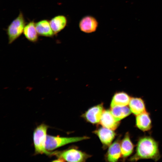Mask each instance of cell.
<instances>
[{"mask_svg":"<svg viewBox=\"0 0 162 162\" xmlns=\"http://www.w3.org/2000/svg\"><path fill=\"white\" fill-rule=\"evenodd\" d=\"M99 123L103 127L113 130L117 128L119 122L116 120L110 110H104Z\"/></svg>","mask_w":162,"mask_h":162,"instance_id":"obj_9","label":"cell"},{"mask_svg":"<svg viewBox=\"0 0 162 162\" xmlns=\"http://www.w3.org/2000/svg\"><path fill=\"white\" fill-rule=\"evenodd\" d=\"M130 99L129 96L125 92H120L116 93L112 99L110 107L127 106L129 104Z\"/></svg>","mask_w":162,"mask_h":162,"instance_id":"obj_14","label":"cell"},{"mask_svg":"<svg viewBox=\"0 0 162 162\" xmlns=\"http://www.w3.org/2000/svg\"><path fill=\"white\" fill-rule=\"evenodd\" d=\"M51 28L55 34H56L66 27L67 23V17L63 15L54 16L49 21Z\"/></svg>","mask_w":162,"mask_h":162,"instance_id":"obj_11","label":"cell"},{"mask_svg":"<svg viewBox=\"0 0 162 162\" xmlns=\"http://www.w3.org/2000/svg\"><path fill=\"white\" fill-rule=\"evenodd\" d=\"M128 105L131 112L135 115L146 111L144 102L140 98H130Z\"/></svg>","mask_w":162,"mask_h":162,"instance_id":"obj_15","label":"cell"},{"mask_svg":"<svg viewBox=\"0 0 162 162\" xmlns=\"http://www.w3.org/2000/svg\"><path fill=\"white\" fill-rule=\"evenodd\" d=\"M23 33L26 38L31 42H35L38 40V34L35 23L33 20L29 22L25 25Z\"/></svg>","mask_w":162,"mask_h":162,"instance_id":"obj_16","label":"cell"},{"mask_svg":"<svg viewBox=\"0 0 162 162\" xmlns=\"http://www.w3.org/2000/svg\"><path fill=\"white\" fill-rule=\"evenodd\" d=\"M94 133L98 137L104 148L110 146L116 136L113 130L103 127L94 130Z\"/></svg>","mask_w":162,"mask_h":162,"instance_id":"obj_8","label":"cell"},{"mask_svg":"<svg viewBox=\"0 0 162 162\" xmlns=\"http://www.w3.org/2000/svg\"><path fill=\"white\" fill-rule=\"evenodd\" d=\"M37 32L41 36L52 37L55 34L52 31L50 23V21L46 20H40L35 23Z\"/></svg>","mask_w":162,"mask_h":162,"instance_id":"obj_12","label":"cell"},{"mask_svg":"<svg viewBox=\"0 0 162 162\" xmlns=\"http://www.w3.org/2000/svg\"><path fill=\"white\" fill-rule=\"evenodd\" d=\"M98 26L96 19L91 15L83 16L80 20L79 24L80 30L86 33H91L95 32Z\"/></svg>","mask_w":162,"mask_h":162,"instance_id":"obj_6","label":"cell"},{"mask_svg":"<svg viewBox=\"0 0 162 162\" xmlns=\"http://www.w3.org/2000/svg\"><path fill=\"white\" fill-rule=\"evenodd\" d=\"M122 156L125 158L133 152L134 145L131 141L129 134L127 133L120 143Z\"/></svg>","mask_w":162,"mask_h":162,"instance_id":"obj_17","label":"cell"},{"mask_svg":"<svg viewBox=\"0 0 162 162\" xmlns=\"http://www.w3.org/2000/svg\"><path fill=\"white\" fill-rule=\"evenodd\" d=\"M48 128V125L42 124L38 126L34 130L33 139L36 154H45L48 155L54 154V152H49L46 148Z\"/></svg>","mask_w":162,"mask_h":162,"instance_id":"obj_2","label":"cell"},{"mask_svg":"<svg viewBox=\"0 0 162 162\" xmlns=\"http://www.w3.org/2000/svg\"><path fill=\"white\" fill-rule=\"evenodd\" d=\"M136 124L142 130H149L151 128V121L148 113L145 111L136 116Z\"/></svg>","mask_w":162,"mask_h":162,"instance_id":"obj_13","label":"cell"},{"mask_svg":"<svg viewBox=\"0 0 162 162\" xmlns=\"http://www.w3.org/2000/svg\"><path fill=\"white\" fill-rule=\"evenodd\" d=\"M110 110L115 119L118 122L128 116L131 112L127 106H114L111 107Z\"/></svg>","mask_w":162,"mask_h":162,"instance_id":"obj_18","label":"cell"},{"mask_svg":"<svg viewBox=\"0 0 162 162\" xmlns=\"http://www.w3.org/2000/svg\"><path fill=\"white\" fill-rule=\"evenodd\" d=\"M158 144L152 137L145 136L140 139L135 154L130 160L136 161L142 159H151L155 161L160 158Z\"/></svg>","mask_w":162,"mask_h":162,"instance_id":"obj_1","label":"cell"},{"mask_svg":"<svg viewBox=\"0 0 162 162\" xmlns=\"http://www.w3.org/2000/svg\"><path fill=\"white\" fill-rule=\"evenodd\" d=\"M104 110L103 104H99L88 109L82 117L90 123L97 124L99 123Z\"/></svg>","mask_w":162,"mask_h":162,"instance_id":"obj_7","label":"cell"},{"mask_svg":"<svg viewBox=\"0 0 162 162\" xmlns=\"http://www.w3.org/2000/svg\"><path fill=\"white\" fill-rule=\"evenodd\" d=\"M59 158L68 162L85 161L90 156L75 148H72L60 152H54Z\"/></svg>","mask_w":162,"mask_h":162,"instance_id":"obj_5","label":"cell"},{"mask_svg":"<svg viewBox=\"0 0 162 162\" xmlns=\"http://www.w3.org/2000/svg\"><path fill=\"white\" fill-rule=\"evenodd\" d=\"M120 143L117 139L109 146L106 155L108 161H117L122 156Z\"/></svg>","mask_w":162,"mask_h":162,"instance_id":"obj_10","label":"cell"},{"mask_svg":"<svg viewBox=\"0 0 162 162\" xmlns=\"http://www.w3.org/2000/svg\"><path fill=\"white\" fill-rule=\"evenodd\" d=\"M25 25L23 14L20 11L18 16L13 20L7 29L9 44L13 42L23 33Z\"/></svg>","mask_w":162,"mask_h":162,"instance_id":"obj_4","label":"cell"},{"mask_svg":"<svg viewBox=\"0 0 162 162\" xmlns=\"http://www.w3.org/2000/svg\"><path fill=\"white\" fill-rule=\"evenodd\" d=\"M88 138L86 136L65 137L47 135L46 148L47 151H52L66 144Z\"/></svg>","mask_w":162,"mask_h":162,"instance_id":"obj_3","label":"cell"}]
</instances>
